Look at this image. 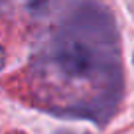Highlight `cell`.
Returning a JSON list of instances; mask_svg holds the SVG:
<instances>
[{
	"instance_id": "cell-1",
	"label": "cell",
	"mask_w": 134,
	"mask_h": 134,
	"mask_svg": "<svg viewBox=\"0 0 134 134\" xmlns=\"http://www.w3.org/2000/svg\"><path fill=\"white\" fill-rule=\"evenodd\" d=\"M40 2H46V0H32V4H40Z\"/></svg>"
}]
</instances>
